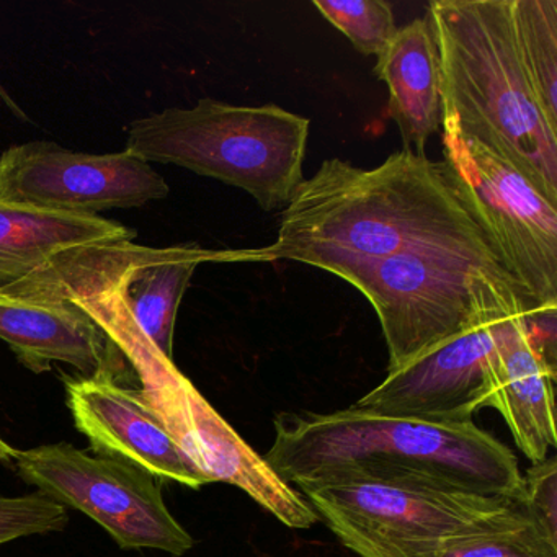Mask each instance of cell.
Listing matches in <instances>:
<instances>
[{
    "label": "cell",
    "instance_id": "18",
    "mask_svg": "<svg viewBox=\"0 0 557 557\" xmlns=\"http://www.w3.org/2000/svg\"><path fill=\"white\" fill-rule=\"evenodd\" d=\"M314 8L364 57H381L399 30L384 0H315Z\"/></svg>",
    "mask_w": 557,
    "mask_h": 557
},
{
    "label": "cell",
    "instance_id": "11",
    "mask_svg": "<svg viewBox=\"0 0 557 557\" xmlns=\"http://www.w3.org/2000/svg\"><path fill=\"white\" fill-rule=\"evenodd\" d=\"M66 404L97 456L122 459L156 479L191 488L210 479L187 455L143 389L107 377H66Z\"/></svg>",
    "mask_w": 557,
    "mask_h": 557
},
{
    "label": "cell",
    "instance_id": "14",
    "mask_svg": "<svg viewBox=\"0 0 557 557\" xmlns=\"http://www.w3.org/2000/svg\"><path fill=\"white\" fill-rule=\"evenodd\" d=\"M554 381L530 344L524 314L508 321L491 371V399L513 435L518 449L533 462L543 461L557 443Z\"/></svg>",
    "mask_w": 557,
    "mask_h": 557
},
{
    "label": "cell",
    "instance_id": "21",
    "mask_svg": "<svg viewBox=\"0 0 557 557\" xmlns=\"http://www.w3.org/2000/svg\"><path fill=\"white\" fill-rule=\"evenodd\" d=\"M520 505L533 530L547 544L557 547L556 456H547L528 469L521 487Z\"/></svg>",
    "mask_w": 557,
    "mask_h": 557
},
{
    "label": "cell",
    "instance_id": "4",
    "mask_svg": "<svg viewBox=\"0 0 557 557\" xmlns=\"http://www.w3.org/2000/svg\"><path fill=\"white\" fill-rule=\"evenodd\" d=\"M295 488L360 557H438L451 537L530 524L520 500L422 475L334 474Z\"/></svg>",
    "mask_w": 557,
    "mask_h": 557
},
{
    "label": "cell",
    "instance_id": "3",
    "mask_svg": "<svg viewBox=\"0 0 557 557\" xmlns=\"http://www.w3.org/2000/svg\"><path fill=\"white\" fill-rule=\"evenodd\" d=\"M442 81V122L518 169L557 207V133L524 74L511 0L429 4Z\"/></svg>",
    "mask_w": 557,
    "mask_h": 557
},
{
    "label": "cell",
    "instance_id": "8",
    "mask_svg": "<svg viewBox=\"0 0 557 557\" xmlns=\"http://www.w3.org/2000/svg\"><path fill=\"white\" fill-rule=\"evenodd\" d=\"M14 466L27 484L99 523L122 549L181 557L194 547L191 534L169 511L159 479L129 462L63 442L17 449Z\"/></svg>",
    "mask_w": 557,
    "mask_h": 557
},
{
    "label": "cell",
    "instance_id": "17",
    "mask_svg": "<svg viewBox=\"0 0 557 557\" xmlns=\"http://www.w3.org/2000/svg\"><path fill=\"white\" fill-rule=\"evenodd\" d=\"M511 12L528 83L557 133V0H511Z\"/></svg>",
    "mask_w": 557,
    "mask_h": 557
},
{
    "label": "cell",
    "instance_id": "2",
    "mask_svg": "<svg viewBox=\"0 0 557 557\" xmlns=\"http://www.w3.org/2000/svg\"><path fill=\"white\" fill-rule=\"evenodd\" d=\"M262 458L292 487L334 474L422 475L515 500L523 487L513 453L474 422H429L354 406L278 413L275 442Z\"/></svg>",
    "mask_w": 557,
    "mask_h": 557
},
{
    "label": "cell",
    "instance_id": "9",
    "mask_svg": "<svg viewBox=\"0 0 557 557\" xmlns=\"http://www.w3.org/2000/svg\"><path fill=\"white\" fill-rule=\"evenodd\" d=\"M168 182L129 152L86 154L25 143L0 154V201L45 213L99 216L168 197Z\"/></svg>",
    "mask_w": 557,
    "mask_h": 557
},
{
    "label": "cell",
    "instance_id": "13",
    "mask_svg": "<svg viewBox=\"0 0 557 557\" xmlns=\"http://www.w3.org/2000/svg\"><path fill=\"white\" fill-rule=\"evenodd\" d=\"M110 256L136 325L162 357L174 361L175 321L191 276L201 263H226V249H205L198 244L154 249L122 240L110 244Z\"/></svg>",
    "mask_w": 557,
    "mask_h": 557
},
{
    "label": "cell",
    "instance_id": "22",
    "mask_svg": "<svg viewBox=\"0 0 557 557\" xmlns=\"http://www.w3.org/2000/svg\"><path fill=\"white\" fill-rule=\"evenodd\" d=\"M15 455H17V449L12 448V446L0 436V461L5 462V465H14Z\"/></svg>",
    "mask_w": 557,
    "mask_h": 557
},
{
    "label": "cell",
    "instance_id": "10",
    "mask_svg": "<svg viewBox=\"0 0 557 557\" xmlns=\"http://www.w3.org/2000/svg\"><path fill=\"white\" fill-rule=\"evenodd\" d=\"M510 319L462 332L387 371L386 380L354 407L429 422H474L475 410L488 407L492 364Z\"/></svg>",
    "mask_w": 557,
    "mask_h": 557
},
{
    "label": "cell",
    "instance_id": "12",
    "mask_svg": "<svg viewBox=\"0 0 557 557\" xmlns=\"http://www.w3.org/2000/svg\"><path fill=\"white\" fill-rule=\"evenodd\" d=\"M0 338L22 364L47 373L67 363L84 377L122 384L135 374L119 345L71 302H32L0 296Z\"/></svg>",
    "mask_w": 557,
    "mask_h": 557
},
{
    "label": "cell",
    "instance_id": "5",
    "mask_svg": "<svg viewBox=\"0 0 557 557\" xmlns=\"http://www.w3.org/2000/svg\"><path fill=\"white\" fill-rule=\"evenodd\" d=\"M311 120L275 103L231 106L201 99L129 125L126 149L247 191L263 211L286 207L305 182Z\"/></svg>",
    "mask_w": 557,
    "mask_h": 557
},
{
    "label": "cell",
    "instance_id": "15",
    "mask_svg": "<svg viewBox=\"0 0 557 557\" xmlns=\"http://www.w3.org/2000/svg\"><path fill=\"white\" fill-rule=\"evenodd\" d=\"M376 60L374 74L387 86V113L404 149L425 156L426 143L442 126L440 53L429 15L400 27Z\"/></svg>",
    "mask_w": 557,
    "mask_h": 557
},
{
    "label": "cell",
    "instance_id": "1",
    "mask_svg": "<svg viewBox=\"0 0 557 557\" xmlns=\"http://www.w3.org/2000/svg\"><path fill=\"white\" fill-rule=\"evenodd\" d=\"M404 250L465 253L502 265L445 162L409 149L374 169L338 158L322 162L283 210L275 243L226 249V263L289 260L329 272Z\"/></svg>",
    "mask_w": 557,
    "mask_h": 557
},
{
    "label": "cell",
    "instance_id": "16",
    "mask_svg": "<svg viewBox=\"0 0 557 557\" xmlns=\"http://www.w3.org/2000/svg\"><path fill=\"white\" fill-rule=\"evenodd\" d=\"M135 234L102 216L45 213L0 201V288L30 275L64 250L133 240Z\"/></svg>",
    "mask_w": 557,
    "mask_h": 557
},
{
    "label": "cell",
    "instance_id": "6",
    "mask_svg": "<svg viewBox=\"0 0 557 557\" xmlns=\"http://www.w3.org/2000/svg\"><path fill=\"white\" fill-rule=\"evenodd\" d=\"M329 273L373 306L389 354L387 371L479 325L530 314L504 267L465 253L404 250Z\"/></svg>",
    "mask_w": 557,
    "mask_h": 557
},
{
    "label": "cell",
    "instance_id": "20",
    "mask_svg": "<svg viewBox=\"0 0 557 557\" xmlns=\"http://www.w3.org/2000/svg\"><path fill=\"white\" fill-rule=\"evenodd\" d=\"M67 523V508L40 492L21 497H0V544L34 534L63 531Z\"/></svg>",
    "mask_w": 557,
    "mask_h": 557
},
{
    "label": "cell",
    "instance_id": "7",
    "mask_svg": "<svg viewBox=\"0 0 557 557\" xmlns=\"http://www.w3.org/2000/svg\"><path fill=\"white\" fill-rule=\"evenodd\" d=\"M449 175L530 314L557 309V207L510 162L442 122Z\"/></svg>",
    "mask_w": 557,
    "mask_h": 557
},
{
    "label": "cell",
    "instance_id": "19",
    "mask_svg": "<svg viewBox=\"0 0 557 557\" xmlns=\"http://www.w3.org/2000/svg\"><path fill=\"white\" fill-rule=\"evenodd\" d=\"M438 557H557V547L527 524L451 537L443 544Z\"/></svg>",
    "mask_w": 557,
    "mask_h": 557
}]
</instances>
